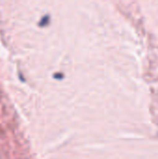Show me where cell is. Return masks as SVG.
<instances>
[{"label": "cell", "mask_w": 158, "mask_h": 159, "mask_svg": "<svg viewBox=\"0 0 158 159\" xmlns=\"http://www.w3.org/2000/svg\"><path fill=\"white\" fill-rule=\"evenodd\" d=\"M48 20H49V16L47 15V16L43 17V19L41 20L39 25H40V26H45V25H47V24L48 23Z\"/></svg>", "instance_id": "obj_1"}]
</instances>
